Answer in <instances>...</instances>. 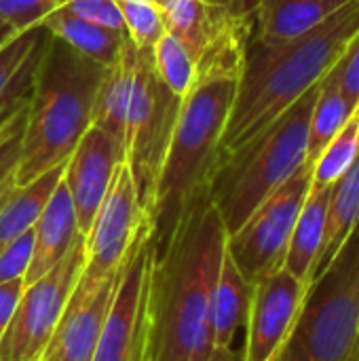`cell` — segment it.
Instances as JSON below:
<instances>
[{
	"mask_svg": "<svg viewBox=\"0 0 359 361\" xmlns=\"http://www.w3.org/2000/svg\"><path fill=\"white\" fill-rule=\"evenodd\" d=\"M311 180L313 165L305 163L226 237V254L252 286L284 267L294 224L311 190Z\"/></svg>",
	"mask_w": 359,
	"mask_h": 361,
	"instance_id": "9c48e42d",
	"label": "cell"
},
{
	"mask_svg": "<svg viewBox=\"0 0 359 361\" xmlns=\"http://www.w3.org/2000/svg\"><path fill=\"white\" fill-rule=\"evenodd\" d=\"M23 281H11V283H0V341L4 332L8 330V324L13 319V313L17 309V302L23 294Z\"/></svg>",
	"mask_w": 359,
	"mask_h": 361,
	"instance_id": "e575fe53",
	"label": "cell"
},
{
	"mask_svg": "<svg viewBox=\"0 0 359 361\" xmlns=\"http://www.w3.org/2000/svg\"><path fill=\"white\" fill-rule=\"evenodd\" d=\"M273 361H359V226L309 283Z\"/></svg>",
	"mask_w": 359,
	"mask_h": 361,
	"instance_id": "8992f818",
	"label": "cell"
},
{
	"mask_svg": "<svg viewBox=\"0 0 359 361\" xmlns=\"http://www.w3.org/2000/svg\"><path fill=\"white\" fill-rule=\"evenodd\" d=\"M146 220L148 216L138 201L131 171L127 163H121L93 218V224L85 235V267L68 300L66 313L83 307L121 271Z\"/></svg>",
	"mask_w": 359,
	"mask_h": 361,
	"instance_id": "ba28073f",
	"label": "cell"
},
{
	"mask_svg": "<svg viewBox=\"0 0 359 361\" xmlns=\"http://www.w3.org/2000/svg\"><path fill=\"white\" fill-rule=\"evenodd\" d=\"M47 40L49 32L42 25H34L17 32L0 47V102L34 74Z\"/></svg>",
	"mask_w": 359,
	"mask_h": 361,
	"instance_id": "d4e9b609",
	"label": "cell"
},
{
	"mask_svg": "<svg viewBox=\"0 0 359 361\" xmlns=\"http://www.w3.org/2000/svg\"><path fill=\"white\" fill-rule=\"evenodd\" d=\"M32 250H34V228L13 239L0 252V283L25 281V275L32 262Z\"/></svg>",
	"mask_w": 359,
	"mask_h": 361,
	"instance_id": "4dcf8cb0",
	"label": "cell"
},
{
	"mask_svg": "<svg viewBox=\"0 0 359 361\" xmlns=\"http://www.w3.org/2000/svg\"><path fill=\"white\" fill-rule=\"evenodd\" d=\"M152 264L150 222L146 220L127 254L121 281L104 319L91 361H144L146 286Z\"/></svg>",
	"mask_w": 359,
	"mask_h": 361,
	"instance_id": "8fae6325",
	"label": "cell"
},
{
	"mask_svg": "<svg viewBox=\"0 0 359 361\" xmlns=\"http://www.w3.org/2000/svg\"><path fill=\"white\" fill-rule=\"evenodd\" d=\"M85 267V235L72 252L40 279L23 288L8 330L0 341V361H40Z\"/></svg>",
	"mask_w": 359,
	"mask_h": 361,
	"instance_id": "30bf717a",
	"label": "cell"
},
{
	"mask_svg": "<svg viewBox=\"0 0 359 361\" xmlns=\"http://www.w3.org/2000/svg\"><path fill=\"white\" fill-rule=\"evenodd\" d=\"M353 110L355 108L347 102V97L336 87V82L330 80L328 76H324V80L320 82V93H317L313 112H311L307 163L313 165V161L320 157V152L345 127V123L349 121Z\"/></svg>",
	"mask_w": 359,
	"mask_h": 361,
	"instance_id": "cb8c5ba5",
	"label": "cell"
},
{
	"mask_svg": "<svg viewBox=\"0 0 359 361\" xmlns=\"http://www.w3.org/2000/svg\"><path fill=\"white\" fill-rule=\"evenodd\" d=\"M250 32L252 21L212 47L197 66L195 85L182 97L148 214L152 258L165 252L193 207L209 199Z\"/></svg>",
	"mask_w": 359,
	"mask_h": 361,
	"instance_id": "6da1fadb",
	"label": "cell"
},
{
	"mask_svg": "<svg viewBox=\"0 0 359 361\" xmlns=\"http://www.w3.org/2000/svg\"><path fill=\"white\" fill-rule=\"evenodd\" d=\"M226 226L205 199L182 220L146 286L144 361H207L214 353L212 298L226 252Z\"/></svg>",
	"mask_w": 359,
	"mask_h": 361,
	"instance_id": "7a4b0ae2",
	"label": "cell"
},
{
	"mask_svg": "<svg viewBox=\"0 0 359 361\" xmlns=\"http://www.w3.org/2000/svg\"><path fill=\"white\" fill-rule=\"evenodd\" d=\"M51 36L63 40L68 47H72L76 53L89 57L91 61L108 68L116 61L127 34L95 25L91 21H85L80 17L70 15L63 8H53L40 23Z\"/></svg>",
	"mask_w": 359,
	"mask_h": 361,
	"instance_id": "7402d4cb",
	"label": "cell"
},
{
	"mask_svg": "<svg viewBox=\"0 0 359 361\" xmlns=\"http://www.w3.org/2000/svg\"><path fill=\"white\" fill-rule=\"evenodd\" d=\"M63 165L49 169L36 180L13 186L0 201V252L19 235L34 228L40 214L44 212L49 199L53 197L57 184L63 178Z\"/></svg>",
	"mask_w": 359,
	"mask_h": 361,
	"instance_id": "44dd1931",
	"label": "cell"
},
{
	"mask_svg": "<svg viewBox=\"0 0 359 361\" xmlns=\"http://www.w3.org/2000/svg\"><path fill=\"white\" fill-rule=\"evenodd\" d=\"M83 237L76 209L72 203V197L68 192V186L63 180L57 184L53 197L49 199L44 212L40 214L38 222L34 224V250H32V262L25 275V286L40 279L44 273L55 269L78 243Z\"/></svg>",
	"mask_w": 359,
	"mask_h": 361,
	"instance_id": "2e32d148",
	"label": "cell"
},
{
	"mask_svg": "<svg viewBox=\"0 0 359 361\" xmlns=\"http://www.w3.org/2000/svg\"><path fill=\"white\" fill-rule=\"evenodd\" d=\"M55 6V0H0V19L13 25L15 32H23L40 25Z\"/></svg>",
	"mask_w": 359,
	"mask_h": 361,
	"instance_id": "1f68e13d",
	"label": "cell"
},
{
	"mask_svg": "<svg viewBox=\"0 0 359 361\" xmlns=\"http://www.w3.org/2000/svg\"><path fill=\"white\" fill-rule=\"evenodd\" d=\"M152 59L161 80L178 97H184L197 80V61L188 49L171 34H165L152 47Z\"/></svg>",
	"mask_w": 359,
	"mask_h": 361,
	"instance_id": "4316f807",
	"label": "cell"
},
{
	"mask_svg": "<svg viewBox=\"0 0 359 361\" xmlns=\"http://www.w3.org/2000/svg\"><path fill=\"white\" fill-rule=\"evenodd\" d=\"M180 106L182 97L161 80L154 68L152 49L138 47L123 146L125 163L131 171L138 201L146 216L152 209L157 180L171 142Z\"/></svg>",
	"mask_w": 359,
	"mask_h": 361,
	"instance_id": "52a82bcc",
	"label": "cell"
},
{
	"mask_svg": "<svg viewBox=\"0 0 359 361\" xmlns=\"http://www.w3.org/2000/svg\"><path fill=\"white\" fill-rule=\"evenodd\" d=\"M351 0H256L250 38L262 44L290 42L341 11Z\"/></svg>",
	"mask_w": 359,
	"mask_h": 361,
	"instance_id": "9a60e30c",
	"label": "cell"
},
{
	"mask_svg": "<svg viewBox=\"0 0 359 361\" xmlns=\"http://www.w3.org/2000/svg\"><path fill=\"white\" fill-rule=\"evenodd\" d=\"M135 57H138V47L133 44L131 38H127L116 61L104 68L95 93L93 114H91V125H97L104 131H108L121 146L125 142V123H127V112L133 91Z\"/></svg>",
	"mask_w": 359,
	"mask_h": 361,
	"instance_id": "ac0fdd59",
	"label": "cell"
},
{
	"mask_svg": "<svg viewBox=\"0 0 359 361\" xmlns=\"http://www.w3.org/2000/svg\"><path fill=\"white\" fill-rule=\"evenodd\" d=\"M123 17L127 36L135 47L152 49L167 32L161 8L154 0H114Z\"/></svg>",
	"mask_w": 359,
	"mask_h": 361,
	"instance_id": "83f0119b",
	"label": "cell"
},
{
	"mask_svg": "<svg viewBox=\"0 0 359 361\" xmlns=\"http://www.w3.org/2000/svg\"><path fill=\"white\" fill-rule=\"evenodd\" d=\"M207 361H245V351H243V347L237 349L235 345L233 347H216Z\"/></svg>",
	"mask_w": 359,
	"mask_h": 361,
	"instance_id": "d590c367",
	"label": "cell"
},
{
	"mask_svg": "<svg viewBox=\"0 0 359 361\" xmlns=\"http://www.w3.org/2000/svg\"><path fill=\"white\" fill-rule=\"evenodd\" d=\"M15 34H17V32H15V27L0 19V47H2V44H6Z\"/></svg>",
	"mask_w": 359,
	"mask_h": 361,
	"instance_id": "8d00e7d4",
	"label": "cell"
},
{
	"mask_svg": "<svg viewBox=\"0 0 359 361\" xmlns=\"http://www.w3.org/2000/svg\"><path fill=\"white\" fill-rule=\"evenodd\" d=\"M36 72V70H34ZM32 85H34V74H30L13 93H8L2 102H0V129L30 102L32 95Z\"/></svg>",
	"mask_w": 359,
	"mask_h": 361,
	"instance_id": "836d02e7",
	"label": "cell"
},
{
	"mask_svg": "<svg viewBox=\"0 0 359 361\" xmlns=\"http://www.w3.org/2000/svg\"><path fill=\"white\" fill-rule=\"evenodd\" d=\"M359 157V106L336 133V137L320 152L313 161V180L315 188H332L355 163Z\"/></svg>",
	"mask_w": 359,
	"mask_h": 361,
	"instance_id": "484cf974",
	"label": "cell"
},
{
	"mask_svg": "<svg viewBox=\"0 0 359 361\" xmlns=\"http://www.w3.org/2000/svg\"><path fill=\"white\" fill-rule=\"evenodd\" d=\"M104 66L49 34L34 72L15 186L63 165L91 125Z\"/></svg>",
	"mask_w": 359,
	"mask_h": 361,
	"instance_id": "277c9868",
	"label": "cell"
},
{
	"mask_svg": "<svg viewBox=\"0 0 359 361\" xmlns=\"http://www.w3.org/2000/svg\"><path fill=\"white\" fill-rule=\"evenodd\" d=\"M55 8H63L74 17H80L85 21H91L95 25L127 34L123 17L118 13V6L114 0H55Z\"/></svg>",
	"mask_w": 359,
	"mask_h": 361,
	"instance_id": "f546056e",
	"label": "cell"
},
{
	"mask_svg": "<svg viewBox=\"0 0 359 361\" xmlns=\"http://www.w3.org/2000/svg\"><path fill=\"white\" fill-rule=\"evenodd\" d=\"M330 188L311 186L305 205L294 224L290 245L286 252L284 269L290 271L296 279H300L307 288L317 275V262L324 243L326 231V214H328Z\"/></svg>",
	"mask_w": 359,
	"mask_h": 361,
	"instance_id": "d6986e66",
	"label": "cell"
},
{
	"mask_svg": "<svg viewBox=\"0 0 359 361\" xmlns=\"http://www.w3.org/2000/svg\"><path fill=\"white\" fill-rule=\"evenodd\" d=\"M127 260V258H125ZM125 267V262H123ZM123 267L121 271L106 281L95 294L93 298H89L83 307L63 313L42 360L44 361H91L104 319L108 315V309L112 305L116 286L121 281L123 275Z\"/></svg>",
	"mask_w": 359,
	"mask_h": 361,
	"instance_id": "e0dca14e",
	"label": "cell"
},
{
	"mask_svg": "<svg viewBox=\"0 0 359 361\" xmlns=\"http://www.w3.org/2000/svg\"><path fill=\"white\" fill-rule=\"evenodd\" d=\"M40 361H44V360H40Z\"/></svg>",
	"mask_w": 359,
	"mask_h": 361,
	"instance_id": "74e56055",
	"label": "cell"
},
{
	"mask_svg": "<svg viewBox=\"0 0 359 361\" xmlns=\"http://www.w3.org/2000/svg\"><path fill=\"white\" fill-rule=\"evenodd\" d=\"M165 32L178 38L197 66L201 57L233 30L250 23V11L237 0H154Z\"/></svg>",
	"mask_w": 359,
	"mask_h": 361,
	"instance_id": "5bb4252c",
	"label": "cell"
},
{
	"mask_svg": "<svg viewBox=\"0 0 359 361\" xmlns=\"http://www.w3.org/2000/svg\"><path fill=\"white\" fill-rule=\"evenodd\" d=\"M336 87L343 91L347 102L358 108L359 106V34L345 51V55L336 61V66L326 74Z\"/></svg>",
	"mask_w": 359,
	"mask_h": 361,
	"instance_id": "d6a6232c",
	"label": "cell"
},
{
	"mask_svg": "<svg viewBox=\"0 0 359 361\" xmlns=\"http://www.w3.org/2000/svg\"><path fill=\"white\" fill-rule=\"evenodd\" d=\"M359 226V157L351 169L330 188L328 214H326V231L322 254L317 262V273L336 256V252L345 245V241L353 235Z\"/></svg>",
	"mask_w": 359,
	"mask_h": 361,
	"instance_id": "603a6c76",
	"label": "cell"
},
{
	"mask_svg": "<svg viewBox=\"0 0 359 361\" xmlns=\"http://www.w3.org/2000/svg\"><path fill=\"white\" fill-rule=\"evenodd\" d=\"M317 93L320 85L220 163L209 188V201L220 212L229 235L307 163L309 125Z\"/></svg>",
	"mask_w": 359,
	"mask_h": 361,
	"instance_id": "5b68a950",
	"label": "cell"
},
{
	"mask_svg": "<svg viewBox=\"0 0 359 361\" xmlns=\"http://www.w3.org/2000/svg\"><path fill=\"white\" fill-rule=\"evenodd\" d=\"M307 286L284 267L254 286L245 326V361H273L288 338Z\"/></svg>",
	"mask_w": 359,
	"mask_h": 361,
	"instance_id": "7c38bea8",
	"label": "cell"
},
{
	"mask_svg": "<svg viewBox=\"0 0 359 361\" xmlns=\"http://www.w3.org/2000/svg\"><path fill=\"white\" fill-rule=\"evenodd\" d=\"M254 286L239 273L231 256L224 252L222 269L212 298L214 347H233L239 332L245 330Z\"/></svg>",
	"mask_w": 359,
	"mask_h": 361,
	"instance_id": "ffe728a7",
	"label": "cell"
},
{
	"mask_svg": "<svg viewBox=\"0 0 359 361\" xmlns=\"http://www.w3.org/2000/svg\"><path fill=\"white\" fill-rule=\"evenodd\" d=\"M121 163H125L123 146L97 125H89L66 161L61 180L72 197L83 235L89 233Z\"/></svg>",
	"mask_w": 359,
	"mask_h": 361,
	"instance_id": "4fadbf2b",
	"label": "cell"
},
{
	"mask_svg": "<svg viewBox=\"0 0 359 361\" xmlns=\"http://www.w3.org/2000/svg\"><path fill=\"white\" fill-rule=\"evenodd\" d=\"M358 34L359 0H351L322 25L290 42L262 44L248 38L233 110L222 135V161L320 85Z\"/></svg>",
	"mask_w": 359,
	"mask_h": 361,
	"instance_id": "3957f363",
	"label": "cell"
},
{
	"mask_svg": "<svg viewBox=\"0 0 359 361\" xmlns=\"http://www.w3.org/2000/svg\"><path fill=\"white\" fill-rule=\"evenodd\" d=\"M28 104L0 129V201L15 186V171L21 157Z\"/></svg>",
	"mask_w": 359,
	"mask_h": 361,
	"instance_id": "f1b7e54d",
	"label": "cell"
}]
</instances>
